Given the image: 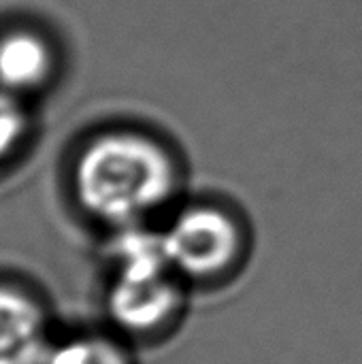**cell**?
Here are the masks:
<instances>
[{
	"label": "cell",
	"mask_w": 362,
	"mask_h": 364,
	"mask_svg": "<svg viewBox=\"0 0 362 364\" xmlns=\"http://www.w3.org/2000/svg\"><path fill=\"white\" fill-rule=\"evenodd\" d=\"M45 364H128V358L109 339L81 337L51 348Z\"/></svg>",
	"instance_id": "8992f818"
},
{
	"label": "cell",
	"mask_w": 362,
	"mask_h": 364,
	"mask_svg": "<svg viewBox=\"0 0 362 364\" xmlns=\"http://www.w3.org/2000/svg\"><path fill=\"white\" fill-rule=\"evenodd\" d=\"M162 239L173 271L190 277L224 273L239 252V230L235 222L215 207L186 209Z\"/></svg>",
	"instance_id": "7a4b0ae2"
},
{
	"label": "cell",
	"mask_w": 362,
	"mask_h": 364,
	"mask_svg": "<svg viewBox=\"0 0 362 364\" xmlns=\"http://www.w3.org/2000/svg\"><path fill=\"white\" fill-rule=\"evenodd\" d=\"M26 119L21 107L4 92H0V160L15 147L23 132Z\"/></svg>",
	"instance_id": "52a82bcc"
},
{
	"label": "cell",
	"mask_w": 362,
	"mask_h": 364,
	"mask_svg": "<svg viewBox=\"0 0 362 364\" xmlns=\"http://www.w3.org/2000/svg\"><path fill=\"white\" fill-rule=\"evenodd\" d=\"M175 190L166 151L141 134H107L94 141L77 164V196L94 218L132 226L160 209Z\"/></svg>",
	"instance_id": "6da1fadb"
},
{
	"label": "cell",
	"mask_w": 362,
	"mask_h": 364,
	"mask_svg": "<svg viewBox=\"0 0 362 364\" xmlns=\"http://www.w3.org/2000/svg\"><path fill=\"white\" fill-rule=\"evenodd\" d=\"M171 271L158 273H117L109 292L111 318L134 333L158 328L169 320L179 303Z\"/></svg>",
	"instance_id": "3957f363"
},
{
	"label": "cell",
	"mask_w": 362,
	"mask_h": 364,
	"mask_svg": "<svg viewBox=\"0 0 362 364\" xmlns=\"http://www.w3.org/2000/svg\"><path fill=\"white\" fill-rule=\"evenodd\" d=\"M49 352L38 305L17 290L0 288V364H45Z\"/></svg>",
	"instance_id": "277c9868"
},
{
	"label": "cell",
	"mask_w": 362,
	"mask_h": 364,
	"mask_svg": "<svg viewBox=\"0 0 362 364\" xmlns=\"http://www.w3.org/2000/svg\"><path fill=\"white\" fill-rule=\"evenodd\" d=\"M45 45L30 34H9L0 41V85L4 90L34 87L47 75Z\"/></svg>",
	"instance_id": "5b68a950"
}]
</instances>
